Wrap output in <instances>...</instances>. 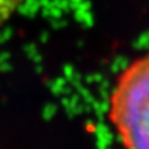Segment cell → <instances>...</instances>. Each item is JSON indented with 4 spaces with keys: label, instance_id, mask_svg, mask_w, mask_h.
Segmentation results:
<instances>
[{
    "label": "cell",
    "instance_id": "cell-1",
    "mask_svg": "<svg viewBox=\"0 0 149 149\" xmlns=\"http://www.w3.org/2000/svg\"><path fill=\"white\" fill-rule=\"evenodd\" d=\"M109 119L126 149H149V53L119 75L109 99Z\"/></svg>",
    "mask_w": 149,
    "mask_h": 149
},
{
    "label": "cell",
    "instance_id": "cell-2",
    "mask_svg": "<svg viewBox=\"0 0 149 149\" xmlns=\"http://www.w3.org/2000/svg\"><path fill=\"white\" fill-rule=\"evenodd\" d=\"M26 0H0V26L5 24Z\"/></svg>",
    "mask_w": 149,
    "mask_h": 149
}]
</instances>
